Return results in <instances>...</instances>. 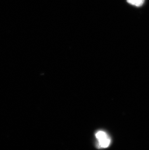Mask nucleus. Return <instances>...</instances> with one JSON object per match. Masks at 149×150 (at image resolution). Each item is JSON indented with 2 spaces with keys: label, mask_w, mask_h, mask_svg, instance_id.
I'll return each instance as SVG.
<instances>
[{
  "label": "nucleus",
  "mask_w": 149,
  "mask_h": 150,
  "mask_svg": "<svg viewBox=\"0 0 149 150\" xmlns=\"http://www.w3.org/2000/svg\"><path fill=\"white\" fill-rule=\"evenodd\" d=\"M127 1L133 6L139 7L143 4L145 0H127Z\"/></svg>",
  "instance_id": "2"
},
{
  "label": "nucleus",
  "mask_w": 149,
  "mask_h": 150,
  "mask_svg": "<svg viewBox=\"0 0 149 150\" xmlns=\"http://www.w3.org/2000/svg\"><path fill=\"white\" fill-rule=\"evenodd\" d=\"M96 137L98 142V146L101 148H107L110 143V139L105 132L99 131L96 134Z\"/></svg>",
  "instance_id": "1"
}]
</instances>
